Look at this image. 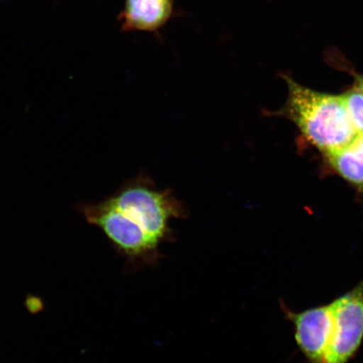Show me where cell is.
Listing matches in <instances>:
<instances>
[{
  "mask_svg": "<svg viewBox=\"0 0 363 363\" xmlns=\"http://www.w3.org/2000/svg\"><path fill=\"white\" fill-rule=\"evenodd\" d=\"M188 216L170 189H161L147 175L131 179L112 194L90 203L91 224L99 227L122 251L143 252L174 240L170 222Z\"/></svg>",
  "mask_w": 363,
  "mask_h": 363,
  "instance_id": "cell-1",
  "label": "cell"
},
{
  "mask_svg": "<svg viewBox=\"0 0 363 363\" xmlns=\"http://www.w3.org/2000/svg\"><path fill=\"white\" fill-rule=\"evenodd\" d=\"M289 94L284 106L270 116L294 122L301 133L325 155L346 148L360 135L354 127L342 95L318 92L282 74Z\"/></svg>",
  "mask_w": 363,
  "mask_h": 363,
  "instance_id": "cell-2",
  "label": "cell"
},
{
  "mask_svg": "<svg viewBox=\"0 0 363 363\" xmlns=\"http://www.w3.org/2000/svg\"><path fill=\"white\" fill-rule=\"evenodd\" d=\"M330 306L333 331L325 363H348L363 340V281Z\"/></svg>",
  "mask_w": 363,
  "mask_h": 363,
  "instance_id": "cell-3",
  "label": "cell"
},
{
  "mask_svg": "<svg viewBox=\"0 0 363 363\" xmlns=\"http://www.w3.org/2000/svg\"><path fill=\"white\" fill-rule=\"evenodd\" d=\"M284 310L294 325L295 340L308 363H325L333 331L330 303L298 313Z\"/></svg>",
  "mask_w": 363,
  "mask_h": 363,
  "instance_id": "cell-4",
  "label": "cell"
},
{
  "mask_svg": "<svg viewBox=\"0 0 363 363\" xmlns=\"http://www.w3.org/2000/svg\"><path fill=\"white\" fill-rule=\"evenodd\" d=\"M174 15V0H125L119 20L124 33H158Z\"/></svg>",
  "mask_w": 363,
  "mask_h": 363,
  "instance_id": "cell-5",
  "label": "cell"
},
{
  "mask_svg": "<svg viewBox=\"0 0 363 363\" xmlns=\"http://www.w3.org/2000/svg\"><path fill=\"white\" fill-rule=\"evenodd\" d=\"M326 157L340 177L363 193V140L360 135L350 146Z\"/></svg>",
  "mask_w": 363,
  "mask_h": 363,
  "instance_id": "cell-6",
  "label": "cell"
},
{
  "mask_svg": "<svg viewBox=\"0 0 363 363\" xmlns=\"http://www.w3.org/2000/svg\"><path fill=\"white\" fill-rule=\"evenodd\" d=\"M345 104L357 133H363V93L353 85L342 94Z\"/></svg>",
  "mask_w": 363,
  "mask_h": 363,
  "instance_id": "cell-7",
  "label": "cell"
},
{
  "mask_svg": "<svg viewBox=\"0 0 363 363\" xmlns=\"http://www.w3.org/2000/svg\"><path fill=\"white\" fill-rule=\"evenodd\" d=\"M351 74L354 77V85L357 86L363 93V75L357 74V72L352 71Z\"/></svg>",
  "mask_w": 363,
  "mask_h": 363,
  "instance_id": "cell-8",
  "label": "cell"
},
{
  "mask_svg": "<svg viewBox=\"0 0 363 363\" xmlns=\"http://www.w3.org/2000/svg\"><path fill=\"white\" fill-rule=\"evenodd\" d=\"M360 138L363 140V133L360 135Z\"/></svg>",
  "mask_w": 363,
  "mask_h": 363,
  "instance_id": "cell-9",
  "label": "cell"
}]
</instances>
